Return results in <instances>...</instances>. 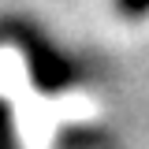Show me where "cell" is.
I'll return each mask as SVG.
<instances>
[{"mask_svg":"<svg viewBox=\"0 0 149 149\" xmlns=\"http://www.w3.org/2000/svg\"><path fill=\"white\" fill-rule=\"evenodd\" d=\"M119 11H127V15H146L149 0H119Z\"/></svg>","mask_w":149,"mask_h":149,"instance_id":"1","label":"cell"}]
</instances>
